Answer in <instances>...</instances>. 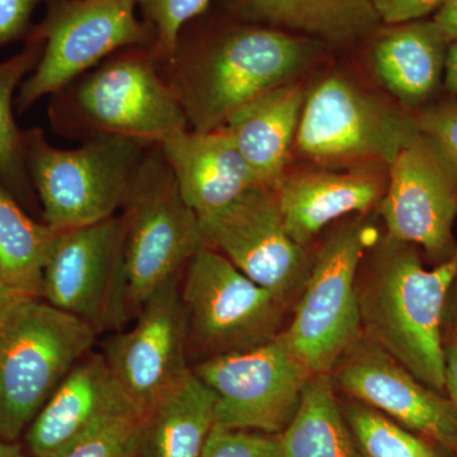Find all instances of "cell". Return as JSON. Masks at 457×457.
<instances>
[{"label":"cell","mask_w":457,"mask_h":457,"mask_svg":"<svg viewBox=\"0 0 457 457\" xmlns=\"http://www.w3.org/2000/svg\"><path fill=\"white\" fill-rule=\"evenodd\" d=\"M312 55L311 45L284 32L231 26L198 44L179 37L161 71L189 129L209 131L222 128L255 98L288 83Z\"/></svg>","instance_id":"obj_1"},{"label":"cell","mask_w":457,"mask_h":457,"mask_svg":"<svg viewBox=\"0 0 457 457\" xmlns=\"http://www.w3.org/2000/svg\"><path fill=\"white\" fill-rule=\"evenodd\" d=\"M456 275L457 254L428 270L416 246L387 237L357 276L366 339L437 392L445 390L446 368L442 318Z\"/></svg>","instance_id":"obj_2"},{"label":"cell","mask_w":457,"mask_h":457,"mask_svg":"<svg viewBox=\"0 0 457 457\" xmlns=\"http://www.w3.org/2000/svg\"><path fill=\"white\" fill-rule=\"evenodd\" d=\"M51 126L82 141L119 137L158 145L189 129L152 46L122 49L51 96Z\"/></svg>","instance_id":"obj_3"},{"label":"cell","mask_w":457,"mask_h":457,"mask_svg":"<svg viewBox=\"0 0 457 457\" xmlns=\"http://www.w3.org/2000/svg\"><path fill=\"white\" fill-rule=\"evenodd\" d=\"M97 335L37 297L17 300L0 317V440H18Z\"/></svg>","instance_id":"obj_4"},{"label":"cell","mask_w":457,"mask_h":457,"mask_svg":"<svg viewBox=\"0 0 457 457\" xmlns=\"http://www.w3.org/2000/svg\"><path fill=\"white\" fill-rule=\"evenodd\" d=\"M23 155L40 201L42 221L56 228L86 227L121 212L150 146L119 137H95L60 149L44 130H23Z\"/></svg>","instance_id":"obj_5"},{"label":"cell","mask_w":457,"mask_h":457,"mask_svg":"<svg viewBox=\"0 0 457 457\" xmlns=\"http://www.w3.org/2000/svg\"><path fill=\"white\" fill-rule=\"evenodd\" d=\"M125 243L121 285L123 324L171 278L182 275L204 245L200 220L180 195L158 145L137 168L121 212Z\"/></svg>","instance_id":"obj_6"},{"label":"cell","mask_w":457,"mask_h":457,"mask_svg":"<svg viewBox=\"0 0 457 457\" xmlns=\"http://www.w3.org/2000/svg\"><path fill=\"white\" fill-rule=\"evenodd\" d=\"M380 239L370 222L339 228L319 249L290 327L282 332L312 375L329 374L362 336L357 276Z\"/></svg>","instance_id":"obj_7"},{"label":"cell","mask_w":457,"mask_h":457,"mask_svg":"<svg viewBox=\"0 0 457 457\" xmlns=\"http://www.w3.org/2000/svg\"><path fill=\"white\" fill-rule=\"evenodd\" d=\"M179 293L187 315L189 363L249 350L278 335L284 303L212 246L204 245L192 255Z\"/></svg>","instance_id":"obj_8"},{"label":"cell","mask_w":457,"mask_h":457,"mask_svg":"<svg viewBox=\"0 0 457 457\" xmlns=\"http://www.w3.org/2000/svg\"><path fill=\"white\" fill-rule=\"evenodd\" d=\"M32 32L44 41L40 60L23 80L16 110L25 113L42 98L134 46H152L154 35L139 16L137 0H49Z\"/></svg>","instance_id":"obj_9"},{"label":"cell","mask_w":457,"mask_h":457,"mask_svg":"<svg viewBox=\"0 0 457 457\" xmlns=\"http://www.w3.org/2000/svg\"><path fill=\"white\" fill-rule=\"evenodd\" d=\"M192 370L215 393L216 426L267 435L290 425L312 376L282 333Z\"/></svg>","instance_id":"obj_10"},{"label":"cell","mask_w":457,"mask_h":457,"mask_svg":"<svg viewBox=\"0 0 457 457\" xmlns=\"http://www.w3.org/2000/svg\"><path fill=\"white\" fill-rule=\"evenodd\" d=\"M420 135L417 116L335 75L306 98L296 141L303 155L318 161L375 158L390 165Z\"/></svg>","instance_id":"obj_11"},{"label":"cell","mask_w":457,"mask_h":457,"mask_svg":"<svg viewBox=\"0 0 457 457\" xmlns=\"http://www.w3.org/2000/svg\"><path fill=\"white\" fill-rule=\"evenodd\" d=\"M204 243L285 303L303 290L311 270L305 246L286 228L276 189H249L234 203L200 216Z\"/></svg>","instance_id":"obj_12"},{"label":"cell","mask_w":457,"mask_h":457,"mask_svg":"<svg viewBox=\"0 0 457 457\" xmlns=\"http://www.w3.org/2000/svg\"><path fill=\"white\" fill-rule=\"evenodd\" d=\"M125 228L121 215L59 230L42 279L41 299L97 333L123 326Z\"/></svg>","instance_id":"obj_13"},{"label":"cell","mask_w":457,"mask_h":457,"mask_svg":"<svg viewBox=\"0 0 457 457\" xmlns=\"http://www.w3.org/2000/svg\"><path fill=\"white\" fill-rule=\"evenodd\" d=\"M378 204L387 237L420 246L436 264L455 257L457 174L422 134L390 164Z\"/></svg>","instance_id":"obj_14"},{"label":"cell","mask_w":457,"mask_h":457,"mask_svg":"<svg viewBox=\"0 0 457 457\" xmlns=\"http://www.w3.org/2000/svg\"><path fill=\"white\" fill-rule=\"evenodd\" d=\"M180 276L158 288L132 319L134 326L104 345L108 368L143 414L192 370Z\"/></svg>","instance_id":"obj_15"},{"label":"cell","mask_w":457,"mask_h":457,"mask_svg":"<svg viewBox=\"0 0 457 457\" xmlns=\"http://www.w3.org/2000/svg\"><path fill=\"white\" fill-rule=\"evenodd\" d=\"M339 362L336 378L343 392L405 428L457 451V409L450 399L368 339L352 345Z\"/></svg>","instance_id":"obj_16"},{"label":"cell","mask_w":457,"mask_h":457,"mask_svg":"<svg viewBox=\"0 0 457 457\" xmlns=\"http://www.w3.org/2000/svg\"><path fill=\"white\" fill-rule=\"evenodd\" d=\"M132 413L140 411L117 383L104 353L89 352L57 385L29 425V453L33 457H62L101 427Z\"/></svg>","instance_id":"obj_17"},{"label":"cell","mask_w":457,"mask_h":457,"mask_svg":"<svg viewBox=\"0 0 457 457\" xmlns=\"http://www.w3.org/2000/svg\"><path fill=\"white\" fill-rule=\"evenodd\" d=\"M183 200L198 218L262 187L222 129L177 132L158 144Z\"/></svg>","instance_id":"obj_18"},{"label":"cell","mask_w":457,"mask_h":457,"mask_svg":"<svg viewBox=\"0 0 457 457\" xmlns=\"http://www.w3.org/2000/svg\"><path fill=\"white\" fill-rule=\"evenodd\" d=\"M305 101L302 84H282L231 114L220 128L262 187L276 189L284 179Z\"/></svg>","instance_id":"obj_19"},{"label":"cell","mask_w":457,"mask_h":457,"mask_svg":"<svg viewBox=\"0 0 457 457\" xmlns=\"http://www.w3.org/2000/svg\"><path fill=\"white\" fill-rule=\"evenodd\" d=\"M385 188L375 174L321 171L282 179L276 196L288 234L305 246L337 219L368 212L380 203Z\"/></svg>","instance_id":"obj_20"},{"label":"cell","mask_w":457,"mask_h":457,"mask_svg":"<svg viewBox=\"0 0 457 457\" xmlns=\"http://www.w3.org/2000/svg\"><path fill=\"white\" fill-rule=\"evenodd\" d=\"M215 426V393L191 370L146 411L137 457H198Z\"/></svg>","instance_id":"obj_21"},{"label":"cell","mask_w":457,"mask_h":457,"mask_svg":"<svg viewBox=\"0 0 457 457\" xmlns=\"http://www.w3.org/2000/svg\"><path fill=\"white\" fill-rule=\"evenodd\" d=\"M447 47L432 21L399 25L376 45V71L402 104L418 106L431 98L444 80Z\"/></svg>","instance_id":"obj_22"},{"label":"cell","mask_w":457,"mask_h":457,"mask_svg":"<svg viewBox=\"0 0 457 457\" xmlns=\"http://www.w3.org/2000/svg\"><path fill=\"white\" fill-rule=\"evenodd\" d=\"M237 17L282 25L339 41L359 37L380 21L372 0H230Z\"/></svg>","instance_id":"obj_23"},{"label":"cell","mask_w":457,"mask_h":457,"mask_svg":"<svg viewBox=\"0 0 457 457\" xmlns=\"http://www.w3.org/2000/svg\"><path fill=\"white\" fill-rule=\"evenodd\" d=\"M279 442L282 457H363L337 402L329 374L309 378Z\"/></svg>","instance_id":"obj_24"},{"label":"cell","mask_w":457,"mask_h":457,"mask_svg":"<svg viewBox=\"0 0 457 457\" xmlns=\"http://www.w3.org/2000/svg\"><path fill=\"white\" fill-rule=\"evenodd\" d=\"M59 230L36 221L0 185V282L41 299L45 266Z\"/></svg>","instance_id":"obj_25"},{"label":"cell","mask_w":457,"mask_h":457,"mask_svg":"<svg viewBox=\"0 0 457 457\" xmlns=\"http://www.w3.org/2000/svg\"><path fill=\"white\" fill-rule=\"evenodd\" d=\"M44 41L29 33L22 50L0 62V185L25 209L37 207V195L27 170L22 129L14 119L16 97L23 80L40 60Z\"/></svg>","instance_id":"obj_26"},{"label":"cell","mask_w":457,"mask_h":457,"mask_svg":"<svg viewBox=\"0 0 457 457\" xmlns=\"http://www.w3.org/2000/svg\"><path fill=\"white\" fill-rule=\"evenodd\" d=\"M342 411L363 457H440L428 442L357 400Z\"/></svg>","instance_id":"obj_27"},{"label":"cell","mask_w":457,"mask_h":457,"mask_svg":"<svg viewBox=\"0 0 457 457\" xmlns=\"http://www.w3.org/2000/svg\"><path fill=\"white\" fill-rule=\"evenodd\" d=\"M212 0H137L141 18L154 35L153 53L159 64L174 53L182 29L203 16Z\"/></svg>","instance_id":"obj_28"},{"label":"cell","mask_w":457,"mask_h":457,"mask_svg":"<svg viewBox=\"0 0 457 457\" xmlns=\"http://www.w3.org/2000/svg\"><path fill=\"white\" fill-rule=\"evenodd\" d=\"M145 414L132 413L101 427L62 457H137L143 441Z\"/></svg>","instance_id":"obj_29"},{"label":"cell","mask_w":457,"mask_h":457,"mask_svg":"<svg viewBox=\"0 0 457 457\" xmlns=\"http://www.w3.org/2000/svg\"><path fill=\"white\" fill-rule=\"evenodd\" d=\"M198 457H282L279 435L215 426Z\"/></svg>","instance_id":"obj_30"},{"label":"cell","mask_w":457,"mask_h":457,"mask_svg":"<svg viewBox=\"0 0 457 457\" xmlns=\"http://www.w3.org/2000/svg\"><path fill=\"white\" fill-rule=\"evenodd\" d=\"M417 119L420 134L437 147L457 174V99L433 104Z\"/></svg>","instance_id":"obj_31"},{"label":"cell","mask_w":457,"mask_h":457,"mask_svg":"<svg viewBox=\"0 0 457 457\" xmlns=\"http://www.w3.org/2000/svg\"><path fill=\"white\" fill-rule=\"evenodd\" d=\"M49 0H0V49L31 33L36 9Z\"/></svg>","instance_id":"obj_32"},{"label":"cell","mask_w":457,"mask_h":457,"mask_svg":"<svg viewBox=\"0 0 457 457\" xmlns=\"http://www.w3.org/2000/svg\"><path fill=\"white\" fill-rule=\"evenodd\" d=\"M447 0H372L378 18L389 25L420 21L437 12Z\"/></svg>","instance_id":"obj_33"},{"label":"cell","mask_w":457,"mask_h":457,"mask_svg":"<svg viewBox=\"0 0 457 457\" xmlns=\"http://www.w3.org/2000/svg\"><path fill=\"white\" fill-rule=\"evenodd\" d=\"M432 22L437 27L447 44L457 42V0H447L436 12Z\"/></svg>","instance_id":"obj_34"},{"label":"cell","mask_w":457,"mask_h":457,"mask_svg":"<svg viewBox=\"0 0 457 457\" xmlns=\"http://www.w3.org/2000/svg\"><path fill=\"white\" fill-rule=\"evenodd\" d=\"M445 390L449 393L450 402L457 409V335L445 347Z\"/></svg>","instance_id":"obj_35"},{"label":"cell","mask_w":457,"mask_h":457,"mask_svg":"<svg viewBox=\"0 0 457 457\" xmlns=\"http://www.w3.org/2000/svg\"><path fill=\"white\" fill-rule=\"evenodd\" d=\"M444 83L451 95L457 97V42H453L447 47Z\"/></svg>","instance_id":"obj_36"},{"label":"cell","mask_w":457,"mask_h":457,"mask_svg":"<svg viewBox=\"0 0 457 457\" xmlns=\"http://www.w3.org/2000/svg\"><path fill=\"white\" fill-rule=\"evenodd\" d=\"M22 297L29 296H23V295L16 293V291L8 287L7 285L0 282V317H2L17 300L22 299Z\"/></svg>","instance_id":"obj_37"},{"label":"cell","mask_w":457,"mask_h":457,"mask_svg":"<svg viewBox=\"0 0 457 457\" xmlns=\"http://www.w3.org/2000/svg\"><path fill=\"white\" fill-rule=\"evenodd\" d=\"M0 457H25L16 442L0 440Z\"/></svg>","instance_id":"obj_38"},{"label":"cell","mask_w":457,"mask_h":457,"mask_svg":"<svg viewBox=\"0 0 457 457\" xmlns=\"http://www.w3.org/2000/svg\"><path fill=\"white\" fill-rule=\"evenodd\" d=\"M453 329H455L457 335V275L455 278V282L453 285Z\"/></svg>","instance_id":"obj_39"}]
</instances>
